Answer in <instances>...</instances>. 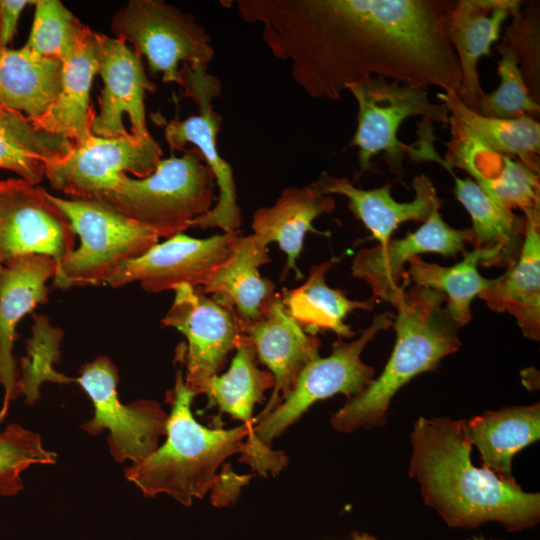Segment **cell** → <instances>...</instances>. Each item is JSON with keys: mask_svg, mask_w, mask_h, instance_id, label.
Here are the masks:
<instances>
[{"mask_svg": "<svg viewBox=\"0 0 540 540\" xmlns=\"http://www.w3.org/2000/svg\"><path fill=\"white\" fill-rule=\"evenodd\" d=\"M271 54L313 98L383 77L458 94L461 72L447 34L450 0H238Z\"/></svg>", "mask_w": 540, "mask_h": 540, "instance_id": "1", "label": "cell"}, {"mask_svg": "<svg viewBox=\"0 0 540 540\" xmlns=\"http://www.w3.org/2000/svg\"><path fill=\"white\" fill-rule=\"evenodd\" d=\"M463 422L420 417L414 423L409 476L420 483L425 504L452 528L474 529L490 521L508 532L534 527L540 495L525 492L513 477L475 467Z\"/></svg>", "mask_w": 540, "mask_h": 540, "instance_id": "2", "label": "cell"}, {"mask_svg": "<svg viewBox=\"0 0 540 540\" xmlns=\"http://www.w3.org/2000/svg\"><path fill=\"white\" fill-rule=\"evenodd\" d=\"M444 294L414 285L404 290L393 307L396 341L382 373L360 394L352 397L331 418L342 433L386 422V412L396 392L417 375L435 370L460 345L461 327L445 309Z\"/></svg>", "mask_w": 540, "mask_h": 540, "instance_id": "3", "label": "cell"}, {"mask_svg": "<svg viewBox=\"0 0 540 540\" xmlns=\"http://www.w3.org/2000/svg\"><path fill=\"white\" fill-rule=\"evenodd\" d=\"M197 394L176 373L174 388L167 393L171 411L166 422L167 438L150 456L125 469L126 479L146 497L166 494L189 506L211 490L218 467L235 453L245 452L249 432L245 425L224 429L198 423L191 411Z\"/></svg>", "mask_w": 540, "mask_h": 540, "instance_id": "4", "label": "cell"}, {"mask_svg": "<svg viewBox=\"0 0 540 540\" xmlns=\"http://www.w3.org/2000/svg\"><path fill=\"white\" fill-rule=\"evenodd\" d=\"M215 177L196 148L161 159L144 178L121 174L100 199L159 238L181 233L216 200Z\"/></svg>", "mask_w": 540, "mask_h": 540, "instance_id": "5", "label": "cell"}, {"mask_svg": "<svg viewBox=\"0 0 540 540\" xmlns=\"http://www.w3.org/2000/svg\"><path fill=\"white\" fill-rule=\"evenodd\" d=\"M347 90L358 104L357 128L349 146L358 149L359 172L370 170L372 158L383 152V160L398 180L404 175L403 159L410 153L415 161H437L439 155L428 139L424 146L412 148L400 142L397 132L402 122L413 116L426 121L449 124L444 103L431 102L427 88L370 77L350 85Z\"/></svg>", "mask_w": 540, "mask_h": 540, "instance_id": "6", "label": "cell"}, {"mask_svg": "<svg viewBox=\"0 0 540 540\" xmlns=\"http://www.w3.org/2000/svg\"><path fill=\"white\" fill-rule=\"evenodd\" d=\"M51 200L69 218L80 245L57 262L53 285H105L125 262L137 258L158 243L152 231L96 199Z\"/></svg>", "mask_w": 540, "mask_h": 540, "instance_id": "7", "label": "cell"}, {"mask_svg": "<svg viewBox=\"0 0 540 540\" xmlns=\"http://www.w3.org/2000/svg\"><path fill=\"white\" fill-rule=\"evenodd\" d=\"M182 97L191 98L198 107V114L186 119L169 122L161 115H153L155 122L163 124L164 136L172 151H184L192 144L212 171L219 195L215 205L204 215L195 218L191 227L220 228L223 233L238 232L242 224L241 209L237 204L236 188L231 165L220 155L217 135L222 116L212 105L222 90V83L207 72V65L183 64L180 69Z\"/></svg>", "mask_w": 540, "mask_h": 540, "instance_id": "8", "label": "cell"}, {"mask_svg": "<svg viewBox=\"0 0 540 540\" xmlns=\"http://www.w3.org/2000/svg\"><path fill=\"white\" fill-rule=\"evenodd\" d=\"M111 29L165 83L181 85L180 63L207 65L214 56L211 38L195 17L161 0H130L115 13Z\"/></svg>", "mask_w": 540, "mask_h": 540, "instance_id": "9", "label": "cell"}, {"mask_svg": "<svg viewBox=\"0 0 540 540\" xmlns=\"http://www.w3.org/2000/svg\"><path fill=\"white\" fill-rule=\"evenodd\" d=\"M394 315L374 317L361 335L350 342L340 338L327 357L312 359L299 373L289 395L255 425L257 438L271 448L274 438L295 423L315 402L343 394L348 399L360 394L374 380V369L361 360L366 345L382 330L393 325Z\"/></svg>", "mask_w": 540, "mask_h": 540, "instance_id": "10", "label": "cell"}, {"mask_svg": "<svg viewBox=\"0 0 540 540\" xmlns=\"http://www.w3.org/2000/svg\"><path fill=\"white\" fill-rule=\"evenodd\" d=\"M75 381L88 394L94 416L82 429L92 435L108 430L110 454L118 463H138L150 456L166 435L168 415L153 400L123 404L118 396V372L114 363L100 356L86 363Z\"/></svg>", "mask_w": 540, "mask_h": 540, "instance_id": "11", "label": "cell"}, {"mask_svg": "<svg viewBox=\"0 0 540 540\" xmlns=\"http://www.w3.org/2000/svg\"><path fill=\"white\" fill-rule=\"evenodd\" d=\"M162 325L181 332L177 357L186 367L184 381L196 394H203L208 381L218 375L230 351L243 336V322L225 300L207 297L200 288L181 285Z\"/></svg>", "mask_w": 540, "mask_h": 540, "instance_id": "12", "label": "cell"}, {"mask_svg": "<svg viewBox=\"0 0 540 540\" xmlns=\"http://www.w3.org/2000/svg\"><path fill=\"white\" fill-rule=\"evenodd\" d=\"M161 156V147L152 136L92 135L51 162L45 177L54 189L72 199H100L121 174L131 173L137 178L152 174Z\"/></svg>", "mask_w": 540, "mask_h": 540, "instance_id": "13", "label": "cell"}, {"mask_svg": "<svg viewBox=\"0 0 540 540\" xmlns=\"http://www.w3.org/2000/svg\"><path fill=\"white\" fill-rule=\"evenodd\" d=\"M67 215L42 187L22 178L0 181V262L44 255L58 262L74 250Z\"/></svg>", "mask_w": 540, "mask_h": 540, "instance_id": "14", "label": "cell"}, {"mask_svg": "<svg viewBox=\"0 0 540 540\" xmlns=\"http://www.w3.org/2000/svg\"><path fill=\"white\" fill-rule=\"evenodd\" d=\"M239 236L238 231L197 239L177 233L123 263L105 285L119 288L139 282L150 293L181 285L202 287L212 271L232 254Z\"/></svg>", "mask_w": 540, "mask_h": 540, "instance_id": "15", "label": "cell"}, {"mask_svg": "<svg viewBox=\"0 0 540 540\" xmlns=\"http://www.w3.org/2000/svg\"><path fill=\"white\" fill-rule=\"evenodd\" d=\"M98 73L104 87L99 113L92 121V134L104 138L151 136L146 125L144 98L156 89L146 75L142 58L115 37L97 33Z\"/></svg>", "mask_w": 540, "mask_h": 540, "instance_id": "16", "label": "cell"}, {"mask_svg": "<svg viewBox=\"0 0 540 540\" xmlns=\"http://www.w3.org/2000/svg\"><path fill=\"white\" fill-rule=\"evenodd\" d=\"M470 229H456L448 225L439 210L415 232L401 239H390L385 244L361 249L351 265L352 276L364 280L372 289V299H383L392 306L409 284L404 265L412 257L437 253L454 257L471 243Z\"/></svg>", "mask_w": 540, "mask_h": 540, "instance_id": "17", "label": "cell"}, {"mask_svg": "<svg viewBox=\"0 0 540 540\" xmlns=\"http://www.w3.org/2000/svg\"><path fill=\"white\" fill-rule=\"evenodd\" d=\"M256 358L251 342L243 334L230 368L226 373L212 377L203 394L208 397V408L217 406L220 413H228L247 427L249 436L239 460L260 475L266 476L270 472L275 476L288 460L283 452L265 446L255 434L254 406L261 403L265 392L274 386L272 374L259 369Z\"/></svg>", "mask_w": 540, "mask_h": 540, "instance_id": "18", "label": "cell"}, {"mask_svg": "<svg viewBox=\"0 0 540 540\" xmlns=\"http://www.w3.org/2000/svg\"><path fill=\"white\" fill-rule=\"evenodd\" d=\"M243 333L274 378L270 399L254 418L256 425L289 395L301 370L319 355L320 341L286 312L277 293L258 319L243 322Z\"/></svg>", "mask_w": 540, "mask_h": 540, "instance_id": "19", "label": "cell"}, {"mask_svg": "<svg viewBox=\"0 0 540 540\" xmlns=\"http://www.w3.org/2000/svg\"><path fill=\"white\" fill-rule=\"evenodd\" d=\"M56 270V260L44 255L16 257L0 269V385L4 389L0 422L19 394L13 357L16 327L26 314L47 301V282Z\"/></svg>", "mask_w": 540, "mask_h": 540, "instance_id": "20", "label": "cell"}, {"mask_svg": "<svg viewBox=\"0 0 540 540\" xmlns=\"http://www.w3.org/2000/svg\"><path fill=\"white\" fill-rule=\"evenodd\" d=\"M521 3L519 0H457L449 13L447 34L461 72L457 96L473 111L485 93L479 80L478 62L483 56H490L503 22L521 9Z\"/></svg>", "mask_w": 540, "mask_h": 540, "instance_id": "21", "label": "cell"}, {"mask_svg": "<svg viewBox=\"0 0 540 540\" xmlns=\"http://www.w3.org/2000/svg\"><path fill=\"white\" fill-rule=\"evenodd\" d=\"M446 154L447 167L466 170L494 202L523 213L539 210L538 172L521 160L489 150L459 135H452Z\"/></svg>", "mask_w": 540, "mask_h": 540, "instance_id": "22", "label": "cell"}, {"mask_svg": "<svg viewBox=\"0 0 540 540\" xmlns=\"http://www.w3.org/2000/svg\"><path fill=\"white\" fill-rule=\"evenodd\" d=\"M317 181L324 194H338L348 199L349 209L379 244L388 242L400 224L425 222L441 208L434 184L424 174L414 178L415 197L410 202H397L391 195L389 183L366 190L354 186L347 178L332 177L326 172L321 173Z\"/></svg>", "mask_w": 540, "mask_h": 540, "instance_id": "23", "label": "cell"}, {"mask_svg": "<svg viewBox=\"0 0 540 540\" xmlns=\"http://www.w3.org/2000/svg\"><path fill=\"white\" fill-rule=\"evenodd\" d=\"M97 73V33L85 26L75 49L62 62L61 89L56 100L32 124L72 144H80L91 137L95 113L90 106V91Z\"/></svg>", "mask_w": 540, "mask_h": 540, "instance_id": "24", "label": "cell"}, {"mask_svg": "<svg viewBox=\"0 0 540 540\" xmlns=\"http://www.w3.org/2000/svg\"><path fill=\"white\" fill-rule=\"evenodd\" d=\"M331 195L324 194L316 180L303 187H287L270 207L255 211L252 220L253 235L267 247L276 242L286 255L282 277L294 270L297 279L303 277L296 266L307 232H316L313 222L324 213L335 209Z\"/></svg>", "mask_w": 540, "mask_h": 540, "instance_id": "25", "label": "cell"}, {"mask_svg": "<svg viewBox=\"0 0 540 540\" xmlns=\"http://www.w3.org/2000/svg\"><path fill=\"white\" fill-rule=\"evenodd\" d=\"M524 241L517 261L479 297L496 312L513 315L523 335L540 339V211L524 213Z\"/></svg>", "mask_w": 540, "mask_h": 540, "instance_id": "26", "label": "cell"}, {"mask_svg": "<svg viewBox=\"0 0 540 540\" xmlns=\"http://www.w3.org/2000/svg\"><path fill=\"white\" fill-rule=\"evenodd\" d=\"M268 252L253 234L240 235L232 254L200 289L232 305L243 322L258 319L276 294L274 283L259 273V267L271 261Z\"/></svg>", "mask_w": 540, "mask_h": 540, "instance_id": "27", "label": "cell"}, {"mask_svg": "<svg viewBox=\"0 0 540 540\" xmlns=\"http://www.w3.org/2000/svg\"><path fill=\"white\" fill-rule=\"evenodd\" d=\"M454 178L457 200L472 220L471 243L486 254L484 266L510 268L518 259L524 241L526 220L490 199L472 179Z\"/></svg>", "mask_w": 540, "mask_h": 540, "instance_id": "28", "label": "cell"}, {"mask_svg": "<svg viewBox=\"0 0 540 540\" xmlns=\"http://www.w3.org/2000/svg\"><path fill=\"white\" fill-rule=\"evenodd\" d=\"M61 79V61L37 55L25 46L0 48V105L32 123L56 100Z\"/></svg>", "mask_w": 540, "mask_h": 540, "instance_id": "29", "label": "cell"}, {"mask_svg": "<svg viewBox=\"0 0 540 540\" xmlns=\"http://www.w3.org/2000/svg\"><path fill=\"white\" fill-rule=\"evenodd\" d=\"M463 435L480 452L483 467L511 478L514 455L540 436V405L487 411L463 422Z\"/></svg>", "mask_w": 540, "mask_h": 540, "instance_id": "30", "label": "cell"}, {"mask_svg": "<svg viewBox=\"0 0 540 540\" xmlns=\"http://www.w3.org/2000/svg\"><path fill=\"white\" fill-rule=\"evenodd\" d=\"M437 97L448 109L452 134L468 138L489 150L515 155L539 172L540 124L533 117H486L466 107L454 92H440Z\"/></svg>", "mask_w": 540, "mask_h": 540, "instance_id": "31", "label": "cell"}, {"mask_svg": "<svg viewBox=\"0 0 540 540\" xmlns=\"http://www.w3.org/2000/svg\"><path fill=\"white\" fill-rule=\"evenodd\" d=\"M334 261L333 258L313 265L306 281L284 291L281 298L286 312L306 333L315 335L320 330H331L340 339L350 338L355 333L345 323L347 314L356 309L371 310L375 300H351L342 291L330 288L325 275Z\"/></svg>", "mask_w": 540, "mask_h": 540, "instance_id": "32", "label": "cell"}, {"mask_svg": "<svg viewBox=\"0 0 540 540\" xmlns=\"http://www.w3.org/2000/svg\"><path fill=\"white\" fill-rule=\"evenodd\" d=\"M73 144L37 129L23 114L0 105V168L36 185L47 166L64 156Z\"/></svg>", "mask_w": 540, "mask_h": 540, "instance_id": "33", "label": "cell"}, {"mask_svg": "<svg viewBox=\"0 0 540 540\" xmlns=\"http://www.w3.org/2000/svg\"><path fill=\"white\" fill-rule=\"evenodd\" d=\"M485 260L486 254L479 249L467 252L462 261L448 267L428 263L420 256H415L409 260L405 276L408 283L413 282L416 286L444 294L446 311L463 326L471 320V303L474 298L497 281V277L487 279L478 272V264H484Z\"/></svg>", "mask_w": 540, "mask_h": 540, "instance_id": "34", "label": "cell"}, {"mask_svg": "<svg viewBox=\"0 0 540 540\" xmlns=\"http://www.w3.org/2000/svg\"><path fill=\"white\" fill-rule=\"evenodd\" d=\"M34 21L25 47L42 57L63 62L75 49L86 25L61 1L36 0Z\"/></svg>", "mask_w": 540, "mask_h": 540, "instance_id": "35", "label": "cell"}, {"mask_svg": "<svg viewBox=\"0 0 540 540\" xmlns=\"http://www.w3.org/2000/svg\"><path fill=\"white\" fill-rule=\"evenodd\" d=\"M498 49L501 55L497 63L500 85L492 93H484L476 112L486 117L507 119L539 112L540 106L530 94L516 50L505 39Z\"/></svg>", "mask_w": 540, "mask_h": 540, "instance_id": "36", "label": "cell"}, {"mask_svg": "<svg viewBox=\"0 0 540 540\" xmlns=\"http://www.w3.org/2000/svg\"><path fill=\"white\" fill-rule=\"evenodd\" d=\"M56 453L46 449L40 435L13 423L0 432V496L23 489L22 474L34 465H52Z\"/></svg>", "mask_w": 540, "mask_h": 540, "instance_id": "37", "label": "cell"}, {"mask_svg": "<svg viewBox=\"0 0 540 540\" xmlns=\"http://www.w3.org/2000/svg\"><path fill=\"white\" fill-rule=\"evenodd\" d=\"M34 321L32 338L27 342V355L21 360L22 377L17 381L19 393H23L30 404L39 397V386L43 381H75L53 369V363L59 357L62 331L50 326L45 316H35Z\"/></svg>", "mask_w": 540, "mask_h": 540, "instance_id": "38", "label": "cell"}, {"mask_svg": "<svg viewBox=\"0 0 540 540\" xmlns=\"http://www.w3.org/2000/svg\"><path fill=\"white\" fill-rule=\"evenodd\" d=\"M512 24L507 28L505 40L522 59L526 78L533 91L535 101L539 100V26L536 12H516Z\"/></svg>", "mask_w": 540, "mask_h": 540, "instance_id": "39", "label": "cell"}, {"mask_svg": "<svg viewBox=\"0 0 540 540\" xmlns=\"http://www.w3.org/2000/svg\"><path fill=\"white\" fill-rule=\"evenodd\" d=\"M252 475L238 476L230 465H225L221 474L216 475L211 487V501L217 507L228 506L235 502L242 486L247 484Z\"/></svg>", "mask_w": 540, "mask_h": 540, "instance_id": "40", "label": "cell"}, {"mask_svg": "<svg viewBox=\"0 0 540 540\" xmlns=\"http://www.w3.org/2000/svg\"><path fill=\"white\" fill-rule=\"evenodd\" d=\"M36 1L1 0L0 1V48H7L12 42L23 9Z\"/></svg>", "mask_w": 540, "mask_h": 540, "instance_id": "41", "label": "cell"}, {"mask_svg": "<svg viewBox=\"0 0 540 540\" xmlns=\"http://www.w3.org/2000/svg\"><path fill=\"white\" fill-rule=\"evenodd\" d=\"M351 540H377L375 537L367 533L353 532Z\"/></svg>", "mask_w": 540, "mask_h": 540, "instance_id": "42", "label": "cell"}, {"mask_svg": "<svg viewBox=\"0 0 540 540\" xmlns=\"http://www.w3.org/2000/svg\"><path fill=\"white\" fill-rule=\"evenodd\" d=\"M2 265H1V262H0V269H1Z\"/></svg>", "mask_w": 540, "mask_h": 540, "instance_id": "43", "label": "cell"}]
</instances>
